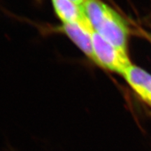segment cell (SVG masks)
Listing matches in <instances>:
<instances>
[{"label": "cell", "mask_w": 151, "mask_h": 151, "mask_svg": "<svg viewBox=\"0 0 151 151\" xmlns=\"http://www.w3.org/2000/svg\"><path fill=\"white\" fill-rule=\"evenodd\" d=\"M92 61L112 72L122 76L132 65L127 52L111 44L95 32L92 33Z\"/></svg>", "instance_id": "2"}, {"label": "cell", "mask_w": 151, "mask_h": 151, "mask_svg": "<svg viewBox=\"0 0 151 151\" xmlns=\"http://www.w3.org/2000/svg\"><path fill=\"white\" fill-rule=\"evenodd\" d=\"M71 1H73V2H74L76 4L78 5H80L81 6L83 4V2L85 1V0H71Z\"/></svg>", "instance_id": "6"}, {"label": "cell", "mask_w": 151, "mask_h": 151, "mask_svg": "<svg viewBox=\"0 0 151 151\" xmlns=\"http://www.w3.org/2000/svg\"><path fill=\"white\" fill-rule=\"evenodd\" d=\"M148 37H149V39H150V41H151V35H148Z\"/></svg>", "instance_id": "7"}, {"label": "cell", "mask_w": 151, "mask_h": 151, "mask_svg": "<svg viewBox=\"0 0 151 151\" xmlns=\"http://www.w3.org/2000/svg\"><path fill=\"white\" fill-rule=\"evenodd\" d=\"M135 93L151 107V75L141 67L132 65L122 75Z\"/></svg>", "instance_id": "4"}, {"label": "cell", "mask_w": 151, "mask_h": 151, "mask_svg": "<svg viewBox=\"0 0 151 151\" xmlns=\"http://www.w3.org/2000/svg\"><path fill=\"white\" fill-rule=\"evenodd\" d=\"M82 9L94 32L111 44L127 52L129 27L116 11L101 0H85Z\"/></svg>", "instance_id": "1"}, {"label": "cell", "mask_w": 151, "mask_h": 151, "mask_svg": "<svg viewBox=\"0 0 151 151\" xmlns=\"http://www.w3.org/2000/svg\"><path fill=\"white\" fill-rule=\"evenodd\" d=\"M55 14L62 24L89 23L81 6L71 0H51ZM90 24V23H89Z\"/></svg>", "instance_id": "5"}, {"label": "cell", "mask_w": 151, "mask_h": 151, "mask_svg": "<svg viewBox=\"0 0 151 151\" xmlns=\"http://www.w3.org/2000/svg\"><path fill=\"white\" fill-rule=\"evenodd\" d=\"M65 34L89 59L92 61V33L94 30L89 23L62 24L58 28Z\"/></svg>", "instance_id": "3"}]
</instances>
